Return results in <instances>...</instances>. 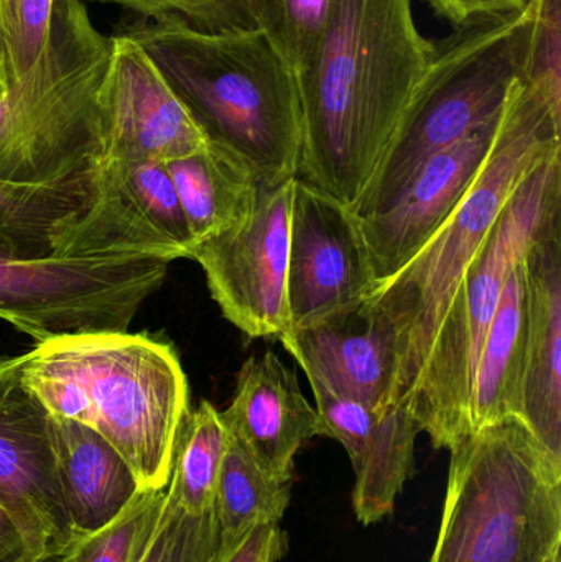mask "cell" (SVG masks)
I'll return each mask as SVG.
<instances>
[{"label":"cell","mask_w":561,"mask_h":562,"mask_svg":"<svg viewBox=\"0 0 561 562\" xmlns=\"http://www.w3.org/2000/svg\"><path fill=\"white\" fill-rule=\"evenodd\" d=\"M53 432L63 498L79 540L108 527L144 488L121 452L94 429L53 416Z\"/></svg>","instance_id":"d6986e66"},{"label":"cell","mask_w":561,"mask_h":562,"mask_svg":"<svg viewBox=\"0 0 561 562\" xmlns=\"http://www.w3.org/2000/svg\"><path fill=\"white\" fill-rule=\"evenodd\" d=\"M71 0H0V75L3 89L35 65L56 15Z\"/></svg>","instance_id":"4316f807"},{"label":"cell","mask_w":561,"mask_h":562,"mask_svg":"<svg viewBox=\"0 0 561 562\" xmlns=\"http://www.w3.org/2000/svg\"><path fill=\"white\" fill-rule=\"evenodd\" d=\"M36 562H72V561H71V554H69V551H68V553L53 554V557L42 558V560H38Z\"/></svg>","instance_id":"836d02e7"},{"label":"cell","mask_w":561,"mask_h":562,"mask_svg":"<svg viewBox=\"0 0 561 562\" xmlns=\"http://www.w3.org/2000/svg\"><path fill=\"white\" fill-rule=\"evenodd\" d=\"M167 487L145 488L108 527L76 540L71 561L141 562L164 518Z\"/></svg>","instance_id":"cb8c5ba5"},{"label":"cell","mask_w":561,"mask_h":562,"mask_svg":"<svg viewBox=\"0 0 561 562\" xmlns=\"http://www.w3.org/2000/svg\"><path fill=\"white\" fill-rule=\"evenodd\" d=\"M305 372L333 392L389 409L394 389L397 346L384 316L362 301L280 339Z\"/></svg>","instance_id":"e0dca14e"},{"label":"cell","mask_w":561,"mask_h":562,"mask_svg":"<svg viewBox=\"0 0 561 562\" xmlns=\"http://www.w3.org/2000/svg\"><path fill=\"white\" fill-rule=\"evenodd\" d=\"M109 53L111 36L85 0H71L35 65L0 94V246L13 256H53L101 194L99 86Z\"/></svg>","instance_id":"6da1fadb"},{"label":"cell","mask_w":561,"mask_h":562,"mask_svg":"<svg viewBox=\"0 0 561 562\" xmlns=\"http://www.w3.org/2000/svg\"><path fill=\"white\" fill-rule=\"evenodd\" d=\"M560 213L542 227L524 257L527 280V362L523 422L561 459Z\"/></svg>","instance_id":"ac0fdd59"},{"label":"cell","mask_w":561,"mask_h":562,"mask_svg":"<svg viewBox=\"0 0 561 562\" xmlns=\"http://www.w3.org/2000/svg\"><path fill=\"white\" fill-rule=\"evenodd\" d=\"M89 2L122 7L142 19L177 15L193 29L206 33L256 29L254 0H89Z\"/></svg>","instance_id":"f1b7e54d"},{"label":"cell","mask_w":561,"mask_h":562,"mask_svg":"<svg viewBox=\"0 0 561 562\" xmlns=\"http://www.w3.org/2000/svg\"><path fill=\"white\" fill-rule=\"evenodd\" d=\"M137 42L210 144L243 160L260 187L296 178L303 121L293 69L259 29L206 33L177 15L135 16Z\"/></svg>","instance_id":"3957f363"},{"label":"cell","mask_w":561,"mask_h":562,"mask_svg":"<svg viewBox=\"0 0 561 562\" xmlns=\"http://www.w3.org/2000/svg\"><path fill=\"white\" fill-rule=\"evenodd\" d=\"M289 550V538L280 524L256 525L227 551L223 562H279Z\"/></svg>","instance_id":"4dcf8cb0"},{"label":"cell","mask_w":561,"mask_h":562,"mask_svg":"<svg viewBox=\"0 0 561 562\" xmlns=\"http://www.w3.org/2000/svg\"><path fill=\"white\" fill-rule=\"evenodd\" d=\"M434 53L412 0H333L318 45L296 75L303 121L296 180L358 216Z\"/></svg>","instance_id":"7a4b0ae2"},{"label":"cell","mask_w":561,"mask_h":562,"mask_svg":"<svg viewBox=\"0 0 561 562\" xmlns=\"http://www.w3.org/2000/svg\"><path fill=\"white\" fill-rule=\"evenodd\" d=\"M99 109L108 160L150 158L167 164L210 145L154 59L121 33L111 35Z\"/></svg>","instance_id":"4fadbf2b"},{"label":"cell","mask_w":561,"mask_h":562,"mask_svg":"<svg viewBox=\"0 0 561 562\" xmlns=\"http://www.w3.org/2000/svg\"><path fill=\"white\" fill-rule=\"evenodd\" d=\"M194 246L247 220L260 183L236 155L210 144L190 157L167 161Z\"/></svg>","instance_id":"44dd1931"},{"label":"cell","mask_w":561,"mask_h":562,"mask_svg":"<svg viewBox=\"0 0 561 562\" xmlns=\"http://www.w3.org/2000/svg\"><path fill=\"white\" fill-rule=\"evenodd\" d=\"M292 487L293 481H279L267 474L231 438L213 507L223 547H236L256 525L280 524L289 508Z\"/></svg>","instance_id":"7402d4cb"},{"label":"cell","mask_w":561,"mask_h":562,"mask_svg":"<svg viewBox=\"0 0 561 562\" xmlns=\"http://www.w3.org/2000/svg\"><path fill=\"white\" fill-rule=\"evenodd\" d=\"M500 117L428 158L388 210L358 217L374 286L411 262L463 200L490 155Z\"/></svg>","instance_id":"5bb4252c"},{"label":"cell","mask_w":561,"mask_h":562,"mask_svg":"<svg viewBox=\"0 0 561 562\" xmlns=\"http://www.w3.org/2000/svg\"><path fill=\"white\" fill-rule=\"evenodd\" d=\"M530 36L524 81L561 109V0H529Z\"/></svg>","instance_id":"f546056e"},{"label":"cell","mask_w":561,"mask_h":562,"mask_svg":"<svg viewBox=\"0 0 561 562\" xmlns=\"http://www.w3.org/2000/svg\"><path fill=\"white\" fill-rule=\"evenodd\" d=\"M529 36L527 3L519 12L461 23L435 42L397 144L356 217L388 210L428 158L501 114L526 69Z\"/></svg>","instance_id":"ba28073f"},{"label":"cell","mask_w":561,"mask_h":562,"mask_svg":"<svg viewBox=\"0 0 561 562\" xmlns=\"http://www.w3.org/2000/svg\"><path fill=\"white\" fill-rule=\"evenodd\" d=\"M561 211V151L517 187L484 246L458 284L408 408L437 449L473 432L471 398L478 360L510 270Z\"/></svg>","instance_id":"52a82bcc"},{"label":"cell","mask_w":561,"mask_h":562,"mask_svg":"<svg viewBox=\"0 0 561 562\" xmlns=\"http://www.w3.org/2000/svg\"><path fill=\"white\" fill-rule=\"evenodd\" d=\"M29 538L12 514L0 504V562H36Z\"/></svg>","instance_id":"d6a6232c"},{"label":"cell","mask_w":561,"mask_h":562,"mask_svg":"<svg viewBox=\"0 0 561 562\" xmlns=\"http://www.w3.org/2000/svg\"><path fill=\"white\" fill-rule=\"evenodd\" d=\"M435 15L447 20L451 26L461 25L480 16L504 15L523 10L529 0H427Z\"/></svg>","instance_id":"1f68e13d"},{"label":"cell","mask_w":561,"mask_h":562,"mask_svg":"<svg viewBox=\"0 0 561 562\" xmlns=\"http://www.w3.org/2000/svg\"><path fill=\"white\" fill-rule=\"evenodd\" d=\"M428 562H547L561 551V459L516 416L450 449Z\"/></svg>","instance_id":"8992f818"},{"label":"cell","mask_w":561,"mask_h":562,"mask_svg":"<svg viewBox=\"0 0 561 562\" xmlns=\"http://www.w3.org/2000/svg\"><path fill=\"white\" fill-rule=\"evenodd\" d=\"M557 151L561 109L539 88L517 79L501 111L490 155L463 200L411 262L366 297L394 330V405H407L448 304L514 191Z\"/></svg>","instance_id":"5b68a950"},{"label":"cell","mask_w":561,"mask_h":562,"mask_svg":"<svg viewBox=\"0 0 561 562\" xmlns=\"http://www.w3.org/2000/svg\"><path fill=\"white\" fill-rule=\"evenodd\" d=\"M295 180L260 187L246 221L191 252L223 316L250 339L280 340L292 330L287 280Z\"/></svg>","instance_id":"30bf717a"},{"label":"cell","mask_w":561,"mask_h":562,"mask_svg":"<svg viewBox=\"0 0 561 562\" xmlns=\"http://www.w3.org/2000/svg\"><path fill=\"white\" fill-rule=\"evenodd\" d=\"M227 551L213 508L206 514H187L168 488L164 518L141 562H223Z\"/></svg>","instance_id":"83f0119b"},{"label":"cell","mask_w":561,"mask_h":562,"mask_svg":"<svg viewBox=\"0 0 561 562\" xmlns=\"http://www.w3.org/2000/svg\"><path fill=\"white\" fill-rule=\"evenodd\" d=\"M229 431L213 403L190 412L175 449L168 488L178 507L201 515L214 507L217 479L229 446Z\"/></svg>","instance_id":"603a6c76"},{"label":"cell","mask_w":561,"mask_h":562,"mask_svg":"<svg viewBox=\"0 0 561 562\" xmlns=\"http://www.w3.org/2000/svg\"><path fill=\"white\" fill-rule=\"evenodd\" d=\"M168 266L145 257H20L0 246V319L35 342L128 330Z\"/></svg>","instance_id":"9c48e42d"},{"label":"cell","mask_w":561,"mask_h":562,"mask_svg":"<svg viewBox=\"0 0 561 562\" xmlns=\"http://www.w3.org/2000/svg\"><path fill=\"white\" fill-rule=\"evenodd\" d=\"M114 161L145 220L180 254V259L191 260L193 237L165 164L150 158Z\"/></svg>","instance_id":"484cf974"},{"label":"cell","mask_w":561,"mask_h":562,"mask_svg":"<svg viewBox=\"0 0 561 562\" xmlns=\"http://www.w3.org/2000/svg\"><path fill=\"white\" fill-rule=\"evenodd\" d=\"M3 92L2 75H0V94Z\"/></svg>","instance_id":"d590c367"},{"label":"cell","mask_w":561,"mask_h":562,"mask_svg":"<svg viewBox=\"0 0 561 562\" xmlns=\"http://www.w3.org/2000/svg\"><path fill=\"white\" fill-rule=\"evenodd\" d=\"M526 257V256H524ZM527 362V280L524 259L510 270L478 360L471 428L523 419Z\"/></svg>","instance_id":"ffe728a7"},{"label":"cell","mask_w":561,"mask_h":562,"mask_svg":"<svg viewBox=\"0 0 561 562\" xmlns=\"http://www.w3.org/2000/svg\"><path fill=\"white\" fill-rule=\"evenodd\" d=\"M333 0H254V22L295 75L318 45Z\"/></svg>","instance_id":"d4e9b609"},{"label":"cell","mask_w":561,"mask_h":562,"mask_svg":"<svg viewBox=\"0 0 561 562\" xmlns=\"http://www.w3.org/2000/svg\"><path fill=\"white\" fill-rule=\"evenodd\" d=\"M323 436L348 452L355 471L351 502L362 525L378 524L394 512L404 485L415 474V442L420 426L407 405L378 409L308 380Z\"/></svg>","instance_id":"9a60e30c"},{"label":"cell","mask_w":561,"mask_h":562,"mask_svg":"<svg viewBox=\"0 0 561 562\" xmlns=\"http://www.w3.org/2000/svg\"><path fill=\"white\" fill-rule=\"evenodd\" d=\"M547 562H561V560H560V551H559V553L553 554V557L550 558V560L547 561Z\"/></svg>","instance_id":"e575fe53"},{"label":"cell","mask_w":561,"mask_h":562,"mask_svg":"<svg viewBox=\"0 0 561 562\" xmlns=\"http://www.w3.org/2000/svg\"><path fill=\"white\" fill-rule=\"evenodd\" d=\"M372 288L358 217L295 180L287 280L292 330L358 306Z\"/></svg>","instance_id":"7c38bea8"},{"label":"cell","mask_w":561,"mask_h":562,"mask_svg":"<svg viewBox=\"0 0 561 562\" xmlns=\"http://www.w3.org/2000/svg\"><path fill=\"white\" fill-rule=\"evenodd\" d=\"M0 504L29 538L36 557L75 544L63 498L53 416L22 379V357H0Z\"/></svg>","instance_id":"8fae6325"},{"label":"cell","mask_w":561,"mask_h":562,"mask_svg":"<svg viewBox=\"0 0 561 562\" xmlns=\"http://www.w3.org/2000/svg\"><path fill=\"white\" fill-rule=\"evenodd\" d=\"M221 416L231 438L279 481H293L300 449L323 436L318 413L295 372L270 349L244 362L233 398Z\"/></svg>","instance_id":"2e32d148"},{"label":"cell","mask_w":561,"mask_h":562,"mask_svg":"<svg viewBox=\"0 0 561 562\" xmlns=\"http://www.w3.org/2000/svg\"><path fill=\"white\" fill-rule=\"evenodd\" d=\"M22 379L59 419L111 442L142 488H165L190 415V386L177 350L128 330L68 334L22 353Z\"/></svg>","instance_id":"277c9868"}]
</instances>
